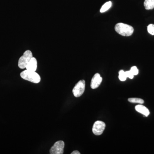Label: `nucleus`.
<instances>
[{
	"label": "nucleus",
	"mask_w": 154,
	"mask_h": 154,
	"mask_svg": "<svg viewBox=\"0 0 154 154\" xmlns=\"http://www.w3.org/2000/svg\"><path fill=\"white\" fill-rule=\"evenodd\" d=\"M115 30L119 34L125 36H131L134 31L132 26L122 23L116 24L115 26Z\"/></svg>",
	"instance_id": "obj_1"
},
{
	"label": "nucleus",
	"mask_w": 154,
	"mask_h": 154,
	"mask_svg": "<svg viewBox=\"0 0 154 154\" xmlns=\"http://www.w3.org/2000/svg\"><path fill=\"white\" fill-rule=\"evenodd\" d=\"M21 78L24 80L32 82L35 84L40 83L41 81L40 75L36 72L32 71L26 70L20 73Z\"/></svg>",
	"instance_id": "obj_2"
},
{
	"label": "nucleus",
	"mask_w": 154,
	"mask_h": 154,
	"mask_svg": "<svg viewBox=\"0 0 154 154\" xmlns=\"http://www.w3.org/2000/svg\"><path fill=\"white\" fill-rule=\"evenodd\" d=\"M33 57L32 53L30 50H27L25 51L23 55L20 57L18 60V66L19 68L21 69L26 68L28 63Z\"/></svg>",
	"instance_id": "obj_3"
},
{
	"label": "nucleus",
	"mask_w": 154,
	"mask_h": 154,
	"mask_svg": "<svg viewBox=\"0 0 154 154\" xmlns=\"http://www.w3.org/2000/svg\"><path fill=\"white\" fill-rule=\"evenodd\" d=\"M85 82L84 80H81L75 85L72 90L74 96L75 97H79L82 96L84 92Z\"/></svg>",
	"instance_id": "obj_4"
},
{
	"label": "nucleus",
	"mask_w": 154,
	"mask_h": 154,
	"mask_svg": "<svg viewBox=\"0 0 154 154\" xmlns=\"http://www.w3.org/2000/svg\"><path fill=\"white\" fill-rule=\"evenodd\" d=\"M65 144L63 141H60L56 142L50 150L51 154H62L64 151Z\"/></svg>",
	"instance_id": "obj_5"
},
{
	"label": "nucleus",
	"mask_w": 154,
	"mask_h": 154,
	"mask_svg": "<svg viewBox=\"0 0 154 154\" xmlns=\"http://www.w3.org/2000/svg\"><path fill=\"white\" fill-rule=\"evenodd\" d=\"M105 126L106 125L105 123L102 121H96L92 127V132L95 135H101L105 128Z\"/></svg>",
	"instance_id": "obj_6"
},
{
	"label": "nucleus",
	"mask_w": 154,
	"mask_h": 154,
	"mask_svg": "<svg viewBox=\"0 0 154 154\" xmlns=\"http://www.w3.org/2000/svg\"><path fill=\"white\" fill-rule=\"evenodd\" d=\"M102 81V78L101 77L99 74H95L91 80V84H90L91 88L92 89H95L99 87Z\"/></svg>",
	"instance_id": "obj_7"
},
{
	"label": "nucleus",
	"mask_w": 154,
	"mask_h": 154,
	"mask_svg": "<svg viewBox=\"0 0 154 154\" xmlns=\"http://www.w3.org/2000/svg\"><path fill=\"white\" fill-rule=\"evenodd\" d=\"M37 67V60L35 57H33L26 67V70L32 71L36 72Z\"/></svg>",
	"instance_id": "obj_8"
},
{
	"label": "nucleus",
	"mask_w": 154,
	"mask_h": 154,
	"mask_svg": "<svg viewBox=\"0 0 154 154\" xmlns=\"http://www.w3.org/2000/svg\"><path fill=\"white\" fill-rule=\"evenodd\" d=\"M135 110L139 113H141L145 116H148L149 114V113H150L149 110L147 109V108L145 107L143 105H141V104L137 105L135 107Z\"/></svg>",
	"instance_id": "obj_9"
},
{
	"label": "nucleus",
	"mask_w": 154,
	"mask_h": 154,
	"mask_svg": "<svg viewBox=\"0 0 154 154\" xmlns=\"http://www.w3.org/2000/svg\"><path fill=\"white\" fill-rule=\"evenodd\" d=\"M144 6L146 10H152L154 8V0H145Z\"/></svg>",
	"instance_id": "obj_10"
},
{
	"label": "nucleus",
	"mask_w": 154,
	"mask_h": 154,
	"mask_svg": "<svg viewBox=\"0 0 154 154\" xmlns=\"http://www.w3.org/2000/svg\"><path fill=\"white\" fill-rule=\"evenodd\" d=\"M112 5V3L111 1H108V2H106V3L104 4L101 7V9L100 10L101 13H104L106 12L107 10H109Z\"/></svg>",
	"instance_id": "obj_11"
},
{
	"label": "nucleus",
	"mask_w": 154,
	"mask_h": 154,
	"mask_svg": "<svg viewBox=\"0 0 154 154\" xmlns=\"http://www.w3.org/2000/svg\"><path fill=\"white\" fill-rule=\"evenodd\" d=\"M128 101L130 102L141 104H143L144 102L143 100L139 98H129L128 99Z\"/></svg>",
	"instance_id": "obj_12"
},
{
	"label": "nucleus",
	"mask_w": 154,
	"mask_h": 154,
	"mask_svg": "<svg viewBox=\"0 0 154 154\" xmlns=\"http://www.w3.org/2000/svg\"><path fill=\"white\" fill-rule=\"evenodd\" d=\"M119 80L121 81H126V79L127 77L126 76V74H125V72L124 71L122 70H120L119 72Z\"/></svg>",
	"instance_id": "obj_13"
},
{
	"label": "nucleus",
	"mask_w": 154,
	"mask_h": 154,
	"mask_svg": "<svg viewBox=\"0 0 154 154\" xmlns=\"http://www.w3.org/2000/svg\"><path fill=\"white\" fill-rule=\"evenodd\" d=\"M147 30L149 33L152 35H154V25L150 24L147 27Z\"/></svg>",
	"instance_id": "obj_14"
},
{
	"label": "nucleus",
	"mask_w": 154,
	"mask_h": 154,
	"mask_svg": "<svg viewBox=\"0 0 154 154\" xmlns=\"http://www.w3.org/2000/svg\"><path fill=\"white\" fill-rule=\"evenodd\" d=\"M130 71L131 72V73H132L134 75H137L139 72L138 70L137 67H135V66L131 67V69Z\"/></svg>",
	"instance_id": "obj_15"
},
{
	"label": "nucleus",
	"mask_w": 154,
	"mask_h": 154,
	"mask_svg": "<svg viewBox=\"0 0 154 154\" xmlns=\"http://www.w3.org/2000/svg\"><path fill=\"white\" fill-rule=\"evenodd\" d=\"M125 74H126L127 77H129L130 79L133 78V76H134V75L131 73L130 70L128 71L125 72Z\"/></svg>",
	"instance_id": "obj_16"
},
{
	"label": "nucleus",
	"mask_w": 154,
	"mask_h": 154,
	"mask_svg": "<svg viewBox=\"0 0 154 154\" xmlns=\"http://www.w3.org/2000/svg\"><path fill=\"white\" fill-rule=\"evenodd\" d=\"M71 154H80V153H79V152H78V151L75 150V151H73V152H72Z\"/></svg>",
	"instance_id": "obj_17"
}]
</instances>
